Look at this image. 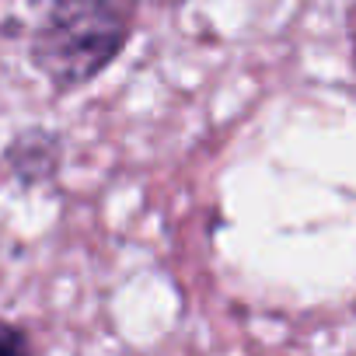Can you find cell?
Returning a JSON list of instances; mask_svg holds the SVG:
<instances>
[{
    "label": "cell",
    "instance_id": "1",
    "mask_svg": "<svg viewBox=\"0 0 356 356\" xmlns=\"http://www.w3.org/2000/svg\"><path fill=\"white\" fill-rule=\"evenodd\" d=\"M129 29L133 11L122 0H49L29 53L56 91H70L119 56Z\"/></svg>",
    "mask_w": 356,
    "mask_h": 356
},
{
    "label": "cell",
    "instance_id": "2",
    "mask_svg": "<svg viewBox=\"0 0 356 356\" xmlns=\"http://www.w3.org/2000/svg\"><path fill=\"white\" fill-rule=\"evenodd\" d=\"M29 335L15 325H0V353H29Z\"/></svg>",
    "mask_w": 356,
    "mask_h": 356
}]
</instances>
